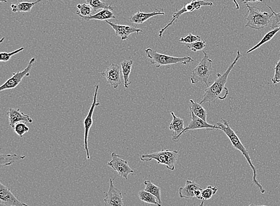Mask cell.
<instances>
[{
	"label": "cell",
	"mask_w": 280,
	"mask_h": 206,
	"mask_svg": "<svg viewBox=\"0 0 280 206\" xmlns=\"http://www.w3.org/2000/svg\"><path fill=\"white\" fill-rule=\"evenodd\" d=\"M108 25H110L115 31L116 37H120L121 41L128 39L130 35L132 33H137L139 34L140 32H143L141 29H138L133 27H131L128 25H122L113 24L112 22L108 21V20L105 21Z\"/></svg>",
	"instance_id": "cell-15"
},
{
	"label": "cell",
	"mask_w": 280,
	"mask_h": 206,
	"mask_svg": "<svg viewBox=\"0 0 280 206\" xmlns=\"http://www.w3.org/2000/svg\"><path fill=\"white\" fill-rule=\"evenodd\" d=\"M274 70V76L272 79V82H273L274 86H276L277 84L280 83V58L278 63H277L276 67H275Z\"/></svg>",
	"instance_id": "cell-36"
},
{
	"label": "cell",
	"mask_w": 280,
	"mask_h": 206,
	"mask_svg": "<svg viewBox=\"0 0 280 206\" xmlns=\"http://www.w3.org/2000/svg\"><path fill=\"white\" fill-rule=\"evenodd\" d=\"M23 50H24V47H21L9 53L2 52L0 53V61H2V62H6V61L10 60L12 56L17 55V53L21 52Z\"/></svg>",
	"instance_id": "cell-34"
},
{
	"label": "cell",
	"mask_w": 280,
	"mask_h": 206,
	"mask_svg": "<svg viewBox=\"0 0 280 206\" xmlns=\"http://www.w3.org/2000/svg\"><path fill=\"white\" fill-rule=\"evenodd\" d=\"M0 203L7 206H29L20 202L8 188L0 183Z\"/></svg>",
	"instance_id": "cell-14"
},
{
	"label": "cell",
	"mask_w": 280,
	"mask_h": 206,
	"mask_svg": "<svg viewBox=\"0 0 280 206\" xmlns=\"http://www.w3.org/2000/svg\"><path fill=\"white\" fill-rule=\"evenodd\" d=\"M221 120H222L223 123H217V125H218L217 127L221 128V130L225 133V134L228 136V138H229L233 147L235 148L236 150L240 151L244 157H245L253 172V184H255L256 187H258L259 191L261 192V194H265L266 192L265 190L264 189L263 185L258 181L257 172H256V167L253 165L252 162H251L249 153H248L247 149L245 148V147L244 146L242 141H240L237 135L236 134L235 131L231 128L229 122H228L227 120L222 119V118H221Z\"/></svg>",
	"instance_id": "cell-2"
},
{
	"label": "cell",
	"mask_w": 280,
	"mask_h": 206,
	"mask_svg": "<svg viewBox=\"0 0 280 206\" xmlns=\"http://www.w3.org/2000/svg\"><path fill=\"white\" fill-rule=\"evenodd\" d=\"M7 115L9 116V125L12 128L17 123L23 122L31 123L33 122V119L30 116L24 114L20 112L19 109H15L10 108Z\"/></svg>",
	"instance_id": "cell-16"
},
{
	"label": "cell",
	"mask_w": 280,
	"mask_h": 206,
	"mask_svg": "<svg viewBox=\"0 0 280 206\" xmlns=\"http://www.w3.org/2000/svg\"><path fill=\"white\" fill-rule=\"evenodd\" d=\"M263 0H242L243 3L247 4V2H263Z\"/></svg>",
	"instance_id": "cell-37"
},
{
	"label": "cell",
	"mask_w": 280,
	"mask_h": 206,
	"mask_svg": "<svg viewBox=\"0 0 280 206\" xmlns=\"http://www.w3.org/2000/svg\"><path fill=\"white\" fill-rule=\"evenodd\" d=\"M266 6L270 9L272 14H273V17L272 18L271 28V29H276V28H280V12L276 13L269 5L265 4Z\"/></svg>",
	"instance_id": "cell-33"
},
{
	"label": "cell",
	"mask_w": 280,
	"mask_h": 206,
	"mask_svg": "<svg viewBox=\"0 0 280 206\" xmlns=\"http://www.w3.org/2000/svg\"><path fill=\"white\" fill-rule=\"evenodd\" d=\"M138 196L140 200L142 202L149 203V204L155 205L157 206H162L156 197L144 190L140 191L138 193Z\"/></svg>",
	"instance_id": "cell-26"
},
{
	"label": "cell",
	"mask_w": 280,
	"mask_h": 206,
	"mask_svg": "<svg viewBox=\"0 0 280 206\" xmlns=\"http://www.w3.org/2000/svg\"><path fill=\"white\" fill-rule=\"evenodd\" d=\"M280 31V28H276V29H274L270 31H269L268 33H266L264 37H263V39H262L259 43L257 44L256 45L254 46L253 47L247 51V54L250 53L252 52V51H255L256 49L261 47L262 45H264V44L269 42V41H271L273 38L274 37V36L277 34Z\"/></svg>",
	"instance_id": "cell-25"
},
{
	"label": "cell",
	"mask_w": 280,
	"mask_h": 206,
	"mask_svg": "<svg viewBox=\"0 0 280 206\" xmlns=\"http://www.w3.org/2000/svg\"><path fill=\"white\" fill-rule=\"evenodd\" d=\"M41 1V0H37L34 2H19L16 4H12L10 7L14 13L30 12L36 4Z\"/></svg>",
	"instance_id": "cell-22"
},
{
	"label": "cell",
	"mask_w": 280,
	"mask_h": 206,
	"mask_svg": "<svg viewBox=\"0 0 280 206\" xmlns=\"http://www.w3.org/2000/svg\"><path fill=\"white\" fill-rule=\"evenodd\" d=\"M110 182L108 191L106 193L103 198L105 206H125L121 191L114 186L113 179H110Z\"/></svg>",
	"instance_id": "cell-11"
},
{
	"label": "cell",
	"mask_w": 280,
	"mask_h": 206,
	"mask_svg": "<svg viewBox=\"0 0 280 206\" xmlns=\"http://www.w3.org/2000/svg\"><path fill=\"white\" fill-rule=\"evenodd\" d=\"M35 61V59L34 58L31 59L29 64H28L27 68H26L24 70L18 71L16 73L13 74V76L11 78L8 79L7 81L0 87V91L6 89H14L15 88H16L18 85L22 82L24 77L30 76V71L33 68Z\"/></svg>",
	"instance_id": "cell-9"
},
{
	"label": "cell",
	"mask_w": 280,
	"mask_h": 206,
	"mask_svg": "<svg viewBox=\"0 0 280 206\" xmlns=\"http://www.w3.org/2000/svg\"><path fill=\"white\" fill-rule=\"evenodd\" d=\"M114 88L116 89L121 84V68L116 64H111L104 72L100 73Z\"/></svg>",
	"instance_id": "cell-12"
},
{
	"label": "cell",
	"mask_w": 280,
	"mask_h": 206,
	"mask_svg": "<svg viewBox=\"0 0 280 206\" xmlns=\"http://www.w3.org/2000/svg\"><path fill=\"white\" fill-rule=\"evenodd\" d=\"M198 206H206L204 205V200H202V202Z\"/></svg>",
	"instance_id": "cell-40"
},
{
	"label": "cell",
	"mask_w": 280,
	"mask_h": 206,
	"mask_svg": "<svg viewBox=\"0 0 280 206\" xmlns=\"http://www.w3.org/2000/svg\"><path fill=\"white\" fill-rule=\"evenodd\" d=\"M178 155V151L162 150L151 154H142L140 156V159L142 162H149L154 160L158 163L164 164L167 169L174 171Z\"/></svg>",
	"instance_id": "cell-5"
},
{
	"label": "cell",
	"mask_w": 280,
	"mask_h": 206,
	"mask_svg": "<svg viewBox=\"0 0 280 206\" xmlns=\"http://www.w3.org/2000/svg\"><path fill=\"white\" fill-rule=\"evenodd\" d=\"M218 191V188L217 187H212V185L207 186L206 189L203 190L202 192V198L203 200H208L211 199L214 195Z\"/></svg>",
	"instance_id": "cell-32"
},
{
	"label": "cell",
	"mask_w": 280,
	"mask_h": 206,
	"mask_svg": "<svg viewBox=\"0 0 280 206\" xmlns=\"http://www.w3.org/2000/svg\"><path fill=\"white\" fill-rule=\"evenodd\" d=\"M25 158V156L17 154H1L0 155V166H10L15 162Z\"/></svg>",
	"instance_id": "cell-24"
},
{
	"label": "cell",
	"mask_w": 280,
	"mask_h": 206,
	"mask_svg": "<svg viewBox=\"0 0 280 206\" xmlns=\"http://www.w3.org/2000/svg\"><path fill=\"white\" fill-rule=\"evenodd\" d=\"M186 47L189 49L193 52H197L198 51L203 50V49L206 47V41H196L195 43L187 44H185Z\"/></svg>",
	"instance_id": "cell-30"
},
{
	"label": "cell",
	"mask_w": 280,
	"mask_h": 206,
	"mask_svg": "<svg viewBox=\"0 0 280 206\" xmlns=\"http://www.w3.org/2000/svg\"><path fill=\"white\" fill-rule=\"evenodd\" d=\"M92 7L93 11L97 12L100 9H108L113 11L114 7L111 5L100 0H85Z\"/></svg>",
	"instance_id": "cell-28"
},
{
	"label": "cell",
	"mask_w": 280,
	"mask_h": 206,
	"mask_svg": "<svg viewBox=\"0 0 280 206\" xmlns=\"http://www.w3.org/2000/svg\"><path fill=\"white\" fill-rule=\"evenodd\" d=\"M0 2H7V0H0Z\"/></svg>",
	"instance_id": "cell-41"
},
{
	"label": "cell",
	"mask_w": 280,
	"mask_h": 206,
	"mask_svg": "<svg viewBox=\"0 0 280 206\" xmlns=\"http://www.w3.org/2000/svg\"><path fill=\"white\" fill-rule=\"evenodd\" d=\"M233 1H234V4H235L236 9H240L239 4H238L237 0H233Z\"/></svg>",
	"instance_id": "cell-38"
},
{
	"label": "cell",
	"mask_w": 280,
	"mask_h": 206,
	"mask_svg": "<svg viewBox=\"0 0 280 206\" xmlns=\"http://www.w3.org/2000/svg\"><path fill=\"white\" fill-rule=\"evenodd\" d=\"M13 128L15 132L21 138L25 133L29 132L30 131V128L26 125V123L23 122L16 123Z\"/></svg>",
	"instance_id": "cell-31"
},
{
	"label": "cell",
	"mask_w": 280,
	"mask_h": 206,
	"mask_svg": "<svg viewBox=\"0 0 280 206\" xmlns=\"http://www.w3.org/2000/svg\"><path fill=\"white\" fill-rule=\"evenodd\" d=\"M213 4H213L212 2H207L203 1V0H192L190 2L186 4L185 6L183 7V8L178 10V11L175 12V14L173 15L172 19L171 20V21L168 23L165 27L162 28V29L160 30L159 33V37H162L163 33L165 32V30H166L168 27H170L171 25H172L176 20L179 19V18L181 16V15L185 14L186 12H193L196 11V10L200 9L201 7L203 6H212Z\"/></svg>",
	"instance_id": "cell-7"
},
{
	"label": "cell",
	"mask_w": 280,
	"mask_h": 206,
	"mask_svg": "<svg viewBox=\"0 0 280 206\" xmlns=\"http://www.w3.org/2000/svg\"><path fill=\"white\" fill-rule=\"evenodd\" d=\"M201 187L194 181L187 180L185 186L179 189V196L181 198H193L196 197V192Z\"/></svg>",
	"instance_id": "cell-18"
},
{
	"label": "cell",
	"mask_w": 280,
	"mask_h": 206,
	"mask_svg": "<svg viewBox=\"0 0 280 206\" xmlns=\"http://www.w3.org/2000/svg\"><path fill=\"white\" fill-rule=\"evenodd\" d=\"M190 122H189L187 127L184 129L183 132L181 133V135H182L183 133L188 132L189 131L201 130V129H206L207 131L214 130H221V128L216 127L215 125L209 124V123L205 122L203 119H201V118L197 117V116L194 114V112L191 111V110H190Z\"/></svg>",
	"instance_id": "cell-13"
},
{
	"label": "cell",
	"mask_w": 280,
	"mask_h": 206,
	"mask_svg": "<svg viewBox=\"0 0 280 206\" xmlns=\"http://www.w3.org/2000/svg\"><path fill=\"white\" fill-rule=\"evenodd\" d=\"M77 7L79 9L76 12V15L78 16L82 15V16H91L93 12H94L89 4H77Z\"/></svg>",
	"instance_id": "cell-29"
},
{
	"label": "cell",
	"mask_w": 280,
	"mask_h": 206,
	"mask_svg": "<svg viewBox=\"0 0 280 206\" xmlns=\"http://www.w3.org/2000/svg\"><path fill=\"white\" fill-rule=\"evenodd\" d=\"M171 115L172 116L173 119L172 122L169 125V130L172 131V140L175 142H178L181 138V133L183 132L185 125L184 120L181 118L176 117L175 113L171 112Z\"/></svg>",
	"instance_id": "cell-17"
},
{
	"label": "cell",
	"mask_w": 280,
	"mask_h": 206,
	"mask_svg": "<svg viewBox=\"0 0 280 206\" xmlns=\"http://www.w3.org/2000/svg\"><path fill=\"white\" fill-rule=\"evenodd\" d=\"M203 58L192 72L191 82L192 84L204 83L208 88V80L213 72V61L209 58L206 52L203 51Z\"/></svg>",
	"instance_id": "cell-6"
},
{
	"label": "cell",
	"mask_w": 280,
	"mask_h": 206,
	"mask_svg": "<svg viewBox=\"0 0 280 206\" xmlns=\"http://www.w3.org/2000/svg\"><path fill=\"white\" fill-rule=\"evenodd\" d=\"M79 16L86 22H89L92 20H105L106 21L108 19H115L116 17L113 11L108 9H103L97 13V14L90 16H82V15H79Z\"/></svg>",
	"instance_id": "cell-20"
},
{
	"label": "cell",
	"mask_w": 280,
	"mask_h": 206,
	"mask_svg": "<svg viewBox=\"0 0 280 206\" xmlns=\"http://www.w3.org/2000/svg\"><path fill=\"white\" fill-rule=\"evenodd\" d=\"M112 160L108 163V165L112 167L114 171L117 172L120 177L125 179H128L129 175L134 173L133 169L129 166L128 162L122 159L120 156L115 153L111 154Z\"/></svg>",
	"instance_id": "cell-10"
},
{
	"label": "cell",
	"mask_w": 280,
	"mask_h": 206,
	"mask_svg": "<svg viewBox=\"0 0 280 206\" xmlns=\"http://www.w3.org/2000/svg\"><path fill=\"white\" fill-rule=\"evenodd\" d=\"M147 58L150 59V63L154 65L157 68L165 66H170L172 64H181L186 65L189 63L194 62L193 59L191 57L186 56L183 58H177L168 55H163L158 53L157 51L148 48L145 50Z\"/></svg>",
	"instance_id": "cell-3"
},
{
	"label": "cell",
	"mask_w": 280,
	"mask_h": 206,
	"mask_svg": "<svg viewBox=\"0 0 280 206\" xmlns=\"http://www.w3.org/2000/svg\"><path fill=\"white\" fill-rule=\"evenodd\" d=\"M189 102H190L189 110L193 111L197 117L201 118L205 122H207V113L206 109L202 106L201 104L196 103L193 100H189Z\"/></svg>",
	"instance_id": "cell-23"
},
{
	"label": "cell",
	"mask_w": 280,
	"mask_h": 206,
	"mask_svg": "<svg viewBox=\"0 0 280 206\" xmlns=\"http://www.w3.org/2000/svg\"><path fill=\"white\" fill-rule=\"evenodd\" d=\"M265 206V205H258L254 204V203H251V205H250L249 206Z\"/></svg>",
	"instance_id": "cell-39"
},
{
	"label": "cell",
	"mask_w": 280,
	"mask_h": 206,
	"mask_svg": "<svg viewBox=\"0 0 280 206\" xmlns=\"http://www.w3.org/2000/svg\"><path fill=\"white\" fill-rule=\"evenodd\" d=\"M144 184L145 185V191L151 193L154 196L156 197L159 203L162 205V199H161V189L159 187L157 186L153 183L149 181V180H146L145 181Z\"/></svg>",
	"instance_id": "cell-27"
},
{
	"label": "cell",
	"mask_w": 280,
	"mask_h": 206,
	"mask_svg": "<svg viewBox=\"0 0 280 206\" xmlns=\"http://www.w3.org/2000/svg\"><path fill=\"white\" fill-rule=\"evenodd\" d=\"M99 88V86L97 85L95 87V94L94 96H93V100L91 107H90L89 113H88L87 117H85L83 122L84 125V147L85 151H86L87 159L88 160L90 159L89 150V148H88V137H89L90 129L91 128L93 125V113H94L96 107L100 105V103L97 102Z\"/></svg>",
	"instance_id": "cell-8"
},
{
	"label": "cell",
	"mask_w": 280,
	"mask_h": 206,
	"mask_svg": "<svg viewBox=\"0 0 280 206\" xmlns=\"http://www.w3.org/2000/svg\"><path fill=\"white\" fill-rule=\"evenodd\" d=\"M159 15H165V13L163 11L153 12L151 13H144L139 11L134 14L133 16L130 17L129 21L132 24L140 25L144 24L147 20L154 16H159Z\"/></svg>",
	"instance_id": "cell-19"
},
{
	"label": "cell",
	"mask_w": 280,
	"mask_h": 206,
	"mask_svg": "<svg viewBox=\"0 0 280 206\" xmlns=\"http://www.w3.org/2000/svg\"><path fill=\"white\" fill-rule=\"evenodd\" d=\"M120 64L124 79V88L128 89L129 85L132 83L129 81V76L131 73L132 66H133V60H124L120 63Z\"/></svg>",
	"instance_id": "cell-21"
},
{
	"label": "cell",
	"mask_w": 280,
	"mask_h": 206,
	"mask_svg": "<svg viewBox=\"0 0 280 206\" xmlns=\"http://www.w3.org/2000/svg\"><path fill=\"white\" fill-rule=\"evenodd\" d=\"M242 56L240 51L238 50L235 60L228 67L227 71L223 74L217 73L216 74L217 78L215 80L214 84L204 90L203 99L199 104H202L204 103H209V105H211V103H214L217 100L226 99L228 94H229V91H228L227 88L225 87L228 76H229L230 72H231L233 68H234L236 63Z\"/></svg>",
	"instance_id": "cell-1"
},
{
	"label": "cell",
	"mask_w": 280,
	"mask_h": 206,
	"mask_svg": "<svg viewBox=\"0 0 280 206\" xmlns=\"http://www.w3.org/2000/svg\"><path fill=\"white\" fill-rule=\"evenodd\" d=\"M247 12L246 16V27L261 30L270 24L273 14L267 12H262L255 6H251L247 4Z\"/></svg>",
	"instance_id": "cell-4"
},
{
	"label": "cell",
	"mask_w": 280,
	"mask_h": 206,
	"mask_svg": "<svg viewBox=\"0 0 280 206\" xmlns=\"http://www.w3.org/2000/svg\"><path fill=\"white\" fill-rule=\"evenodd\" d=\"M201 41V37L198 35H194L192 33L185 36V37L181 38L179 42L182 43L184 45L187 44H191L196 42V41Z\"/></svg>",
	"instance_id": "cell-35"
}]
</instances>
